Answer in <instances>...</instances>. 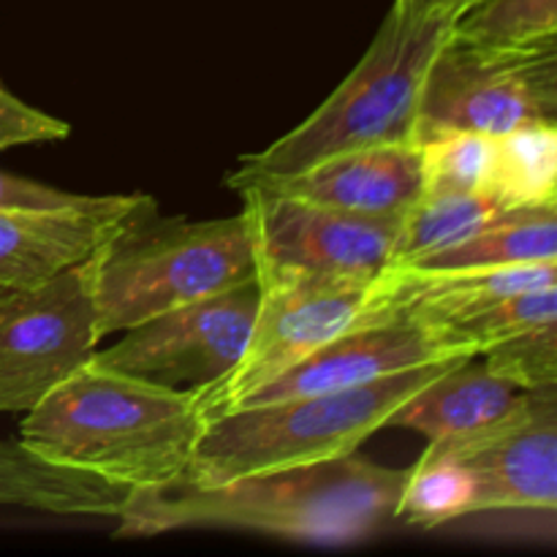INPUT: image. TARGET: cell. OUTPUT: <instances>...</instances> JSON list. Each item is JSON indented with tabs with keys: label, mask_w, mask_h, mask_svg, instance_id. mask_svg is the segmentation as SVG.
<instances>
[{
	"label": "cell",
	"mask_w": 557,
	"mask_h": 557,
	"mask_svg": "<svg viewBox=\"0 0 557 557\" xmlns=\"http://www.w3.org/2000/svg\"><path fill=\"white\" fill-rule=\"evenodd\" d=\"M85 201H90V196L52 188V185L36 183V180L9 174L0 169V212L63 210V207L85 205Z\"/></svg>",
	"instance_id": "cell-27"
},
{
	"label": "cell",
	"mask_w": 557,
	"mask_h": 557,
	"mask_svg": "<svg viewBox=\"0 0 557 557\" xmlns=\"http://www.w3.org/2000/svg\"><path fill=\"white\" fill-rule=\"evenodd\" d=\"M234 194L243 199L259 281H375L392 267L403 218L351 215L267 185H245Z\"/></svg>",
	"instance_id": "cell-7"
},
{
	"label": "cell",
	"mask_w": 557,
	"mask_h": 557,
	"mask_svg": "<svg viewBox=\"0 0 557 557\" xmlns=\"http://www.w3.org/2000/svg\"><path fill=\"white\" fill-rule=\"evenodd\" d=\"M98 343L90 259L44 286H0V413L30 411Z\"/></svg>",
	"instance_id": "cell-8"
},
{
	"label": "cell",
	"mask_w": 557,
	"mask_h": 557,
	"mask_svg": "<svg viewBox=\"0 0 557 557\" xmlns=\"http://www.w3.org/2000/svg\"><path fill=\"white\" fill-rule=\"evenodd\" d=\"M449 16H417L392 5L373 44L337 90L261 152L239 158L228 188L297 174L324 158L381 145H417V109Z\"/></svg>",
	"instance_id": "cell-3"
},
{
	"label": "cell",
	"mask_w": 557,
	"mask_h": 557,
	"mask_svg": "<svg viewBox=\"0 0 557 557\" xmlns=\"http://www.w3.org/2000/svg\"><path fill=\"white\" fill-rule=\"evenodd\" d=\"M259 299V277H248L226 292L131 326L123 341L96 348L92 359L152 384L201 389L221 381L239 362Z\"/></svg>",
	"instance_id": "cell-10"
},
{
	"label": "cell",
	"mask_w": 557,
	"mask_h": 557,
	"mask_svg": "<svg viewBox=\"0 0 557 557\" xmlns=\"http://www.w3.org/2000/svg\"><path fill=\"white\" fill-rule=\"evenodd\" d=\"M131 490L109 479L58 466L20 438H0V506L58 517H117Z\"/></svg>",
	"instance_id": "cell-17"
},
{
	"label": "cell",
	"mask_w": 557,
	"mask_h": 557,
	"mask_svg": "<svg viewBox=\"0 0 557 557\" xmlns=\"http://www.w3.org/2000/svg\"><path fill=\"white\" fill-rule=\"evenodd\" d=\"M147 194L90 196L63 210L0 212V286L36 288L92 259Z\"/></svg>",
	"instance_id": "cell-13"
},
{
	"label": "cell",
	"mask_w": 557,
	"mask_h": 557,
	"mask_svg": "<svg viewBox=\"0 0 557 557\" xmlns=\"http://www.w3.org/2000/svg\"><path fill=\"white\" fill-rule=\"evenodd\" d=\"M536 261H557V201L509 207L468 237L413 261L411 267L471 270V267H515L536 264Z\"/></svg>",
	"instance_id": "cell-18"
},
{
	"label": "cell",
	"mask_w": 557,
	"mask_h": 557,
	"mask_svg": "<svg viewBox=\"0 0 557 557\" xmlns=\"http://www.w3.org/2000/svg\"><path fill=\"white\" fill-rule=\"evenodd\" d=\"M435 455L466 462L476 476V515L557 509V386L520 392L495 422L428 444Z\"/></svg>",
	"instance_id": "cell-11"
},
{
	"label": "cell",
	"mask_w": 557,
	"mask_h": 557,
	"mask_svg": "<svg viewBox=\"0 0 557 557\" xmlns=\"http://www.w3.org/2000/svg\"><path fill=\"white\" fill-rule=\"evenodd\" d=\"M71 134L65 120L52 117L36 107L11 96L0 85V150L22 145H44V141H60Z\"/></svg>",
	"instance_id": "cell-26"
},
{
	"label": "cell",
	"mask_w": 557,
	"mask_h": 557,
	"mask_svg": "<svg viewBox=\"0 0 557 557\" xmlns=\"http://www.w3.org/2000/svg\"><path fill=\"white\" fill-rule=\"evenodd\" d=\"M205 428L196 389L152 384L90 357L25 411L20 441L58 466L158 490L183 479Z\"/></svg>",
	"instance_id": "cell-2"
},
{
	"label": "cell",
	"mask_w": 557,
	"mask_h": 557,
	"mask_svg": "<svg viewBox=\"0 0 557 557\" xmlns=\"http://www.w3.org/2000/svg\"><path fill=\"white\" fill-rule=\"evenodd\" d=\"M419 147L424 190H490L495 136L460 131L422 141Z\"/></svg>",
	"instance_id": "cell-24"
},
{
	"label": "cell",
	"mask_w": 557,
	"mask_h": 557,
	"mask_svg": "<svg viewBox=\"0 0 557 557\" xmlns=\"http://www.w3.org/2000/svg\"><path fill=\"white\" fill-rule=\"evenodd\" d=\"M248 277H256V256L243 212L212 221L161 218L150 196L92 253L96 332L103 341Z\"/></svg>",
	"instance_id": "cell-4"
},
{
	"label": "cell",
	"mask_w": 557,
	"mask_h": 557,
	"mask_svg": "<svg viewBox=\"0 0 557 557\" xmlns=\"http://www.w3.org/2000/svg\"><path fill=\"white\" fill-rule=\"evenodd\" d=\"M479 359H484L490 373L520 392L557 386V321H544L517 332L498 346L487 348Z\"/></svg>",
	"instance_id": "cell-25"
},
{
	"label": "cell",
	"mask_w": 557,
	"mask_h": 557,
	"mask_svg": "<svg viewBox=\"0 0 557 557\" xmlns=\"http://www.w3.org/2000/svg\"><path fill=\"white\" fill-rule=\"evenodd\" d=\"M557 286V261L515 267H471V270H435V267H389L373 283V297L364 305L357 326L375 321L413 319L435 324L476 305Z\"/></svg>",
	"instance_id": "cell-15"
},
{
	"label": "cell",
	"mask_w": 557,
	"mask_h": 557,
	"mask_svg": "<svg viewBox=\"0 0 557 557\" xmlns=\"http://www.w3.org/2000/svg\"><path fill=\"white\" fill-rule=\"evenodd\" d=\"M504 210H509V205L490 190H424L417 205L403 215L392 267L413 264L468 237Z\"/></svg>",
	"instance_id": "cell-19"
},
{
	"label": "cell",
	"mask_w": 557,
	"mask_h": 557,
	"mask_svg": "<svg viewBox=\"0 0 557 557\" xmlns=\"http://www.w3.org/2000/svg\"><path fill=\"white\" fill-rule=\"evenodd\" d=\"M490 190L509 207L557 201V125L495 136Z\"/></svg>",
	"instance_id": "cell-21"
},
{
	"label": "cell",
	"mask_w": 557,
	"mask_h": 557,
	"mask_svg": "<svg viewBox=\"0 0 557 557\" xmlns=\"http://www.w3.org/2000/svg\"><path fill=\"white\" fill-rule=\"evenodd\" d=\"M451 36L498 49L557 47V0H471L451 20Z\"/></svg>",
	"instance_id": "cell-23"
},
{
	"label": "cell",
	"mask_w": 557,
	"mask_h": 557,
	"mask_svg": "<svg viewBox=\"0 0 557 557\" xmlns=\"http://www.w3.org/2000/svg\"><path fill=\"white\" fill-rule=\"evenodd\" d=\"M392 5H397L406 14L449 16V20H455L457 11L462 9V0H395Z\"/></svg>",
	"instance_id": "cell-28"
},
{
	"label": "cell",
	"mask_w": 557,
	"mask_h": 557,
	"mask_svg": "<svg viewBox=\"0 0 557 557\" xmlns=\"http://www.w3.org/2000/svg\"><path fill=\"white\" fill-rule=\"evenodd\" d=\"M408 468L375 466L357 451L341 460L250 473L194 487L131 490L117 511V539L174 531H243L319 547L368 542L397 520Z\"/></svg>",
	"instance_id": "cell-1"
},
{
	"label": "cell",
	"mask_w": 557,
	"mask_h": 557,
	"mask_svg": "<svg viewBox=\"0 0 557 557\" xmlns=\"http://www.w3.org/2000/svg\"><path fill=\"white\" fill-rule=\"evenodd\" d=\"M466 3H471V0H462V5H466Z\"/></svg>",
	"instance_id": "cell-29"
},
{
	"label": "cell",
	"mask_w": 557,
	"mask_h": 557,
	"mask_svg": "<svg viewBox=\"0 0 557 557\" xmlns=\"http://www.w3.org/2000/svg\"><path fill=\"white\" fill-rule=\"evenodd\" d=\"M544 321H557V286L509 294L424 326L451 351L462 357H482L487 348L498 346L506 337Z\"/></svg>",
	"instance_id": "cell-20"
},
{
	"label": "cell",
	"mask_w": 557,
	"mask_h": 557,
	"mask_svg": "<svg viewBox=\"0 0 557 557\" xmlns=\"http://www.w3.org/2000/svg\"><path fill=\"white\" fill-rule=\"evenodd\" d=\"M441 359H471L446 348L433 332L413 319L375 321V324L351 326L299 359L294 368L272 379L261 389L250 392L234 408L261 406V403L292 400V397L321 395V392L354 389L403 370L419 368ZM232 408V411H234Z\"/></svg>",
	"instance_id": "cell-12"
},
{
	"label": "cell",
	"mask_w": 557,
	"mask_h": 557,
	"mask_svg": "<svg viewBox=\"0 0 557 557\" xmlns=\"http://www.w3.org/2000/svg\"><path fill=\"white\" fill-rule=\"evenodd\" d=\"M476 515V476L466 462L424 449L419 462L408 468L397 500V520L433 531L446 522Z\"/></svg>",
	"instance_id": "cell-22"
},
{
	"label": "cell",
	"mask_w": 557,
	"mask_h": 557,
	"mask_svg": "<svg viewBox=\"0 0 557 557\" xmlns=\"http://www.w3.org/2000/svg\"><path fill=\"white\" fill-rule=\"evenodd\" d=\"M520 397V389L493 375L479 357L462 359L438 379L413 392L389 417L386 428L413 430L428 444L460 438L504 417Z\"/></svg>",
	"instance_id": "cell-16"
},
{
	"label": "cell",
	"mask_w": 557,
	"mask_h": 557,
	"mask_svg": "<svg viewBox=\"0 0 557 557\" xmlns=\"http://www.w3.org/2000/svg\"><path fill=\"white\" fill-rule=\"evenodd\" d=\"M557 125V47L498 49L449 36L433 54L417 109V145L446 134L500 136Z\"/></svg>",
	"instance_id": "cell-6"
},
{
	"label": "cell",
	"mask_w": 557,
	"mask_h": 557,
	"mask_svg": "<svg viewBox=\"0 0 557 557\" xmlns=\"http://www.w3.org/2000/svg\"><path fill=\"white\" fill-rule=\"evenodd\" d=\"M457 362L462 359H441L354 389L321 392L221 413L207 422L180 484L212 487L250 473L313 466L354 455L370 435L386 428L392 413L413 392Z\"/></svg>",
	"instance_id": "cell-5"
},
{
	"label": "cell",
	"mask_w": 557,
	"mask_h": 557,
	"mask_svg": "<svg viewBox=\"0 0 557 557\" xmlns=\"http://www.w3.org/2000/svg\"><path fill=\"white\" fill-rule=\"evenodd\" d=\"M375 281L277 277L259 281L261 299L239 362L221 381L196 389L205 422L232 411L324 343L357 326Z\"/></svg>",
	"instance_id": "cell-9"
},
{
	"label": "cell",
	"mask_w": 557,
	"mask_h": 557,
	"mask_svg": "<svg viewBox=\"0 0 557 557\" xmlns=\"http://www.w3.org/2000/svg\"><path fill=\"white\" fill-rule=\"evenodd\" d=\"M245 185H267L286 196L351 212L364 218L400 221L424 194L422 147L381 145L324 158L297 174L275 180H256ZM232 188V190H237Z\"/></svg>",
	"instance_id": "cell-14"
}]
</instances>
